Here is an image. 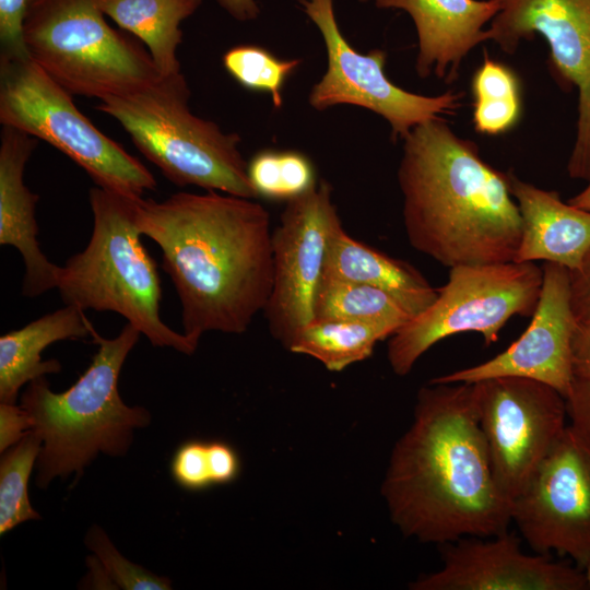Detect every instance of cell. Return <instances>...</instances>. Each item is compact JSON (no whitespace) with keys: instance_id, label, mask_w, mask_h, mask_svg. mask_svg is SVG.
<instances>
[{"instance_id":"cell-3","label":"cell","mask_w":590,"mask_h":590,"mask_svg":"<svg viewBox=\"0 0 590 590\" xmlns=\"http://www.w3.org/2000/svg\"><path fill=\"white\" fill-rule=\"evenodd\" d=\"M398 182L410 245L448 267L514 261L521 215L510 174L485 162L475 142L441 118L402 140Z\"/></svg>"},{"instance_id":"cell-7","label":"cell","mask_w":590,"mask_h":590,"mask_svg":"<svg viewBox=\"0 0 590 590\" xmlns=\"http://www.w3.org/2000/svg\"><path fill=\"white\" fill-rule=\"evenodd\" d=\"M23 37L30 59L72 95L102 101L164 78L139 39L108 24L99 0H38Z\"/></svg>"},{"instance_id":"cell-13","label":"cell","mask_w":590,"mask_h":590,"mask_svg":"<svg viewBox=\"0 0 590 590\" xmlns=\"http://www.w3.org/2000/svg\"><path fill=\"white\" fill-rule=\"evenodd\" d=\"M511 522L540 554L590 559V442L571 425L512 500Z\"/></svg>"},{"instance_id":"cell-6","label":"cell","mask_w":590,"mask_h":590,"mask_svg":"<svg viewBox=\"0 0 590 590\" xmlns=\"http://www.w3.org/2000/svg\"><path fill=\"white\" fill-rule=\"evenodd\" d=\"M182 72L138 91L109 96L96 106L117 120L134 146L173 184L258 198L235 132L196 116Z\"/></svg>"},{"instance_id":"cell-37","label":"cell","mask_w":590,"mask_h":590,"mask_svg":"<svg viewBox=\"0 0 590 590\" xmlns=\"http://www.w3.org/2000/svg\"><path fill=\"white\" fill-rule=\"evenodd\" d=\"M568 203L579 209L590 211V179L588 186L568 200Z\"/></svg>"},{"instance_id":"cell-33","label":"cell","mask_w":590,"mask_h":590,"mask_svg":"<svg viewBox=\"0 0 590 590\" xmlns=\"http://www.w3.org/2000/svg\"><path fill=\"white\" fill-rule=\"evenodd\" d=\"M570 303L577 326L590 324V249L579 268L569 270Z\"/></svg>"},{"instance_id":"cell-26","label":"cell","mask_w":590,"mask_h":590,"mask_svg":"<svg viewBox=\"0 0 590 590\" xmlns=\"http://www.w3.org/2000/svg\"><path fill=\"white\" fill-rule=\"evenodd\" d=\"M42 451L40 437L31 429L0 460V534L22 522L38 520L27 494L30 475Z\"/></svg>"},{"instance_id":"cell-14","label":"cell","mask_w":590,"mask_h":590,"mask_svg":"<svg viewBox=\"0 0 590 590\" xmlns=\"http://www.w3.org/2000/svg\"><path fill=\"white\" fill-rule=\"evenodd\" d=\"M340 219L326 180L286 201L272 232L273 285L263 310L271 335L285 349L315 318L330 231Z\"/></svg>"},{"instance_id":"cell-30","label":"cell","mask_w":590,"mask_h":590,"mask_svg":"<svg viewBox=\"0 0 590 590\" xmlns=\"http://www.w3.org/2000/svg\"><path fill=\"white\" fill-rule=\"evenodd\" d=\"M85 544L104 567L115 589H172L169 578L157 576L125 558L101 527L93 524L90 528L85 536Z\"/></svg>"},{"instance_id":"cell-1","label":"cell","mask_w":590,"mask_h":590,"mask_svg":"<svg viewBox=\"0 0 590 590\" xmlns=\"http://www.w3.org/2000/svg\"><path fill=\"white\" fill-rule=\"evenodd\" d=\"M137 226L162 251L181 304L184 334L246 332L273 285L271 219L253 199L219 191L141 198Z\"/></svg>"},{"instance_id":"cell-15","label":"cell","mask_w":590,"mask_h":590,"mask_svg":"<svg viewBox=\"0 0 590 590\" xmlns=\"http://www.w3.org/2000/svg\"><path fill=\"white\" fill-rule=\"evenodd\" d=\"M543 283L526 331L493 358L438 376L430 382H475L499 376H517L544 382L564 398L573 380V338L577 329L571 303L569 270L544 262Z\"/></svg>"},{"instance_id":"cell-18","label":"cell","mask_w":590,"mask_h":590,"mask_svg":"<svg viewBox=\"0 0 590 590\" xmlns=\"http://www.w3.org/2000/svg\"><path fill=\"white\" fill-rule=\"evenodd\" d=\"M37 146L26 132L2 126L0 132V245L22 256L25 274L22 294L40 296L56 288L59 266L50 262L37 240L35 208L39 199L24 182L25 166Z\"/></svg>"},{"instance_id":"cell-4","label":"cell","mask_w":590,"mask_h":590,"mask_svg":"<svg viewBox=\"0 0 590 590\" xmlns=\"http://www.w3.org/2000/svg\"><path fill=\"white\" fill-rule=\"evenodd\" d=\"M140 335L129 322L113 339L94 331L97 352L78 381L63 392H54L45 377L27 384L20 405L42 439L36 462L38 487L46 488L55 477H79L99 453L126 456L134 430L151 423L149 411L127 405L118 389L123 363Z\"/></svg>"},{"instance_id":"cell-11","label":"cell","mask_w":590,"mask_h":590,"mask_svg":"<svg viewBox=\"0 0 590 590\" xmlns=\"http://www.w3.org/2000/svg\"><path fill=\"white\" fill-rule=\"evenodd\" d=\"M473 385L493 474L512 503L564 433L566 401L553 387L524 377L499 376Z\"/></svg>"},{"instance_id":"cell-10","label":"cell","mask_w":590,"mask_h":590,"mask_svg":"<svg viewBox=\"0 0 590 590\" xmlns=\"http://www.w3.org/2000/svg\"><path fill=\"white\" fill-rule=\"evenodd\" d=\"M299 3L319 30L327 51V70L308 95L314 109L323 111L343 104L363 107L388 121L396 141L403 140L417 125L452 114L461 106L463 93L447 91L427 96L390 81L385 72L386 51L375 48L362 54L352 47L338 25L333 0Z\"/></svg>"},{"instance_id":"cell-21","label":"cell","mask_w":590,"mask_h":590,"mask_svg":"<svg viewBox=\"0 0 590 590\" xmlns=\"http://www.w3.org/2000/svg\"><path fill=\"white\" fill-rule=\"evenodd\" d=\"M95 331L84 310L64 305L0 337V402L15 403L20 389L46 374L59 373L57 359L42 361L48 345L92 337Z\"/></svg>"},{"instance_id":"cell-36","label":"cell","mask_w":590,"mask_h":590,"mask_svg":"<svg viewBox=\"0 0 590 590\" xmlns=\"http://www.w3.org/2000/svg\"><path fill=\"white\" fill-rule=\"evenodd\" d=\"M216 3L238 22H250L260 14L256 0H215Z\"/></svg>"},{"instance_id":"cell-5","label":"cell","mask_w":590,"mask_h":590,"mask_svg":"<svg viewBox=\"0 0 590 590\" xmlns=\"http://www.w3.org/2000/svg\"><path fill=\"white\" fill-rule=\"evenodd\" d=\"M139 199L98 186L90 189V241L59 266L56 288L66 305L119 314L152 345L190 355L198 344L160 317L161 280L141 243L135 220Z\"/></svg>"},{"instance_id":"cell-22","label":"cell","mask_w":590,"mask_h":590,"mask_svg":"<svg viewBox=\"0 0 590 590\" xmlns=\"http://www.w3.org/2000/svg\"><path fill=\"white\" fill-rule=\"evenodd\" d=\"M202 0H99V8L120 30L145 45L163 76L181 72L177 48L182 42L180 24Z\"/></svg>"},{"instance_id":"cell-29","label":"cell","mask_w":590,"mask_h":590,"mask_svg":"<svg viewBox=\"0 0 590 590\" xmlns=\"http://www.w3.org/2000/svg\"><path fill=\"white\" fill-rule=\"evenodd\" d=\"M222 63L246 90L270 94L274 108L279 109L283 105V86L302 59H282L262 46L248 44L227 49Z\"/></svg>"},{"instance_id":"cell-23","label":"cell","mask_w":590,"mask_h":590,"mask_svg":"<svg viewBox=\"0 0 590 590\" xmlns=\"http://www.w3.org/2000/svg\"><path fill=\"white\" fill-rule=\"evenodd\" d=\"M396 333L389 326L343 319L314 318L304 326L287 350L310 356L331 371L368 358L375 345Z\"/></svg>"},{"instance_id":"cell-19","label":"cell","mask_w":590,"mask_h":590,"mask_svg":"<svg viewBox=\"0 0 590 590\" xmlns=\"http://www.w3.org/2000/svg\"><path fill=\"white\" fill-rule=\"evenodd\" d=\"M510 174V189L521 215V239L514 261L543 260L568 270L579 268L590 249V211L562 201Z\"/></svg>"},{"instance_id":"cell-27","label":"cell","mask_w":590,"mask_h":590,"mask_svg":"<svg viewBox=\"0 0 590 590\" xmlns=\"http://www.w3.org/2000/svg\"><path fill=\"white\" fill-rule=\"evenodd\" d=\"M169 469L177 485L202 491L235 481L240 473V459L227 442L191 439L176 449Z\"/></svg>"},{"instance_id":"cell-25","label":"cell","mask_w":590,"mask_h":590,"mask_svg":"<svg viewBox=\"0 0 590 590\" xmlns=\"http://www.w3.org/2000/svg\"><path fill=\"white\" fill-rule=\"evenodd\" d=\"M473 125L479 133L499 135L511 130L522 114L521 85L515 71L485 54L471 80Z\"/></svg>"},{"instance_id":"cell-38","label":"cell","mask_w":590,"mask_h":590,"mask_svg":"<svg viewBox=\"0 0 590 590\" xmlns=\"http://www.w3.org/2000/svg\"><path fill=\"white\" fill-rule=\"evenodd\" d=\"M583 568H585L583 574L586 577L587 587L588 589H590V559L585 564Z\"/></svg>"},{"instance_id":"cell-20","label":"cell","mask_w":590,"mask_h":590,"mask_svg":"<svg viewBox=\"0 0 590 590\" xmlns=\"http://www.w3.org/2000/svg\"><path fill=\"white\" fill-rule=\"evenodd\" d=\"M322 278L379 287L396 297L413 317L430 306L438 294L412 264L352 238L340 219L329 234Z\"/></svg>"},{"instance_id":"cell-8","label":"cell","mask_w":590,"mask_h":590,"mask_svg":"<svg viewBox=\"0 0 590 590\" xmlns=\"http://www.w3.org/2000/svg\"><path fill=\"white\" fill-rule=\"evenodd\" d=\"M73 95L33 60L0 59V123L40 139L96 186L133 198L156 189L153 174L83 115Z\"/></svg>"},{"instance_id":"cell-35","label":"cell","mask_w":590,"mask_h":590,"mask_svg":"<svg viewBox=\"0 0 590 590\" xmlns=\"http://www.w3.org/2000/svg\"><path fill=\"white\" fill-rule=\"evenodd\" d=\"M571 349L574 378L590 379V324L577 326Z\"/></svg>"},{"instance_id":"cell-34","label":"cell","mask_w":590,"mask_h":590,"mask_svg":"<svg viewBox=\"0 0 590 590\" xmlns=\"http://www.w3.org/2000/svg\"><path fill=\"white\" fill-rule=\"evenodd\" d=\"M32 429L27 412L15 403L0 402V452L17 444Z\"/></svg>"},{"instance_id":"cell-16","label":"cell","mask_w":590,"mask_h":590,"mask_svg":"<svg viewBox=\"0 0 590 590\" xmlns=\"http://www.w3.org/2000/svg\"><path fill=\"white\" fill-rule=\"evenodd\" d=\"M442 565L410 585L414 590H588L583 571L529 555L508 532L442 544Z\"/></svg>"},{"instance_id":"cell-2","label":"cell","mask_w":590,"mask_h":590,"mask_svg":"<svg viewBox=\"0 0 590 590\" xmlns=\"http://www.w3.org/2000/svg\"><path fill=\"white\" fill-rule=\"evenodd\" d=\"M381 494L408 538L447 544L507 532L511 503L500 492L482 434L473 382H429L396 442Z\"/></svg>"},{"instance_id":"cell-39","label":"cell","mask_w":590,"mask_h":590,"mask_svg":"<svg viewBox=\"0 0 590 590\" xmlns=\"http://www.w3.org/2000/svg\"><path fill=\"white\" fill-rule=\"evenodd\" d=\"M358 1L362 2V3H366V2H368L369 0H358Z\"/></svg>"},{"instance_id":"cell-28","label":"cell","mask_w":590,"mask_h":590,"mask_svg":"<svg viewBox=\"0 0 590 590\" xmlns=\"http://www.w3.org/2000/svg\"><path fill=\"white\" fill-rule=\"evenodd\" d=\"M249 181L258 197L288 201L317 182L311 161L297 151L263 150L247 166Z\"/></svg>"},{"instance_id":"cell-17","label":"cell","mask_w":590,"mask_h":590,"mask_svg":"<svg viewBox=\"0 0 590 590\" xmlns=\"http://www.w3.org/2000/svg\"><path fill=\"white\" fill-rule=\"evenodd\" d=\"M375 5L410 15L417 35V75L447 82L457 78L468 54L488 40L485 25L499 10L496 0H375Z\"/></svg>"},{"instance_id":"cell-31","label":"cell","mask_w":590,"mask_h":590,"mask_svg":"<svg viewBox=\"0 0 590 590\" xmlns=\"http://www.w3.org/2000/svg\"><path fill=\"white\" fill-rule=\"evenodd\" d=\"M37 1L0 0V59L28 57L23 27L30 11Z\"/></svg>"},{"instance_id":"cell-12","label":"cell","mask_w":590,"mask_h":590,"mask_svg":"<svg viewBox=\"0 0 590 590\" xmlns=\"http://www.w3.org/2000/svg\"><path fill=\"white\" fill-rule=\"evenodd\" d=\"M488 40L514 54L541 35L550 47L548 69L557 84L578 92V118L567 172L590 179V0H496Z\"/></svg>"},{"instance_id":"cell-9","label":"cell","mask_w":590,"mask_h":590,"mask_svg":"<svg viewBox=\"0 0 590 590\" xmlns=\"http://www.w3.org/2000/svg\"><path fill=\"white\" fill-rule=\"evenodd\" d=\"M543 283L534 262H499L450 268L434 303L390 337L387 358L393 373L408 375L437 342L457 333L477 332L486 345L512 316L533 315Z\"/></svg>"},{"instance_id":"cell-24","label":"cell","mask_w":590,"mask_h":590,"mask_svg":"<svg viewBox=\"0 0 590 590\" xmlns=\"http://www.w3.org/2000/svg\"><path fill=\"white\" fill-rule=\"evenodd\" d=\"M315 318L386 324L396 332L413 316L390 293L368 284L322 278L315 300Z\"/></svg>"},{"instance_id":"cell-32","label":"cell","mask_w":590,"mask_h":590,"mask_svg":"<svg viewBox=\"0 0 590 590\" xmlns=\"http://www.w3.org/2000/svg\"><path fill=\"white\" fill-rule=\"evenodd\" d=\"M565 401L569 425L590 442V379L574 378Z\"/></svg>"}]
</instances>
